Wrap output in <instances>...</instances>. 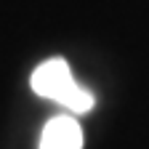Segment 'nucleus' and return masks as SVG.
Wrapping results in <instances>:
<instances>
[{
  "mask_svg": "<svg viewBox=\"0 0 149 149\" xmlns=\"http://www.w3.org/2000/svg\"><path fill=\"white\" fill-rule=\"evenodd\" d=\"M29 85L37 96L61 104L74 115L93 109V93L72 77V69L64 59H48L43 64H37L29 77Z\"/></svg>",
  "mask_w": 149,
  "mask_h": 149,
  "instance_id": "1",
  "label": "nucleus"
},
{
  "mask_svg": "<svg viewBox=\"0 0 149 149\" xmlns=\"http://www.w3.org/2000/svg\"><path fill=\"white\" fill-rule=\"evenodd\" d=\"M40 149H83V130L77 120L69 115L48 120L40 136Z\"/></svg>",
  "mask_w": 149,
  "mask_h": 149,
  "instance_id": "2",
  "label": "nucleus"
}]
</instances>
